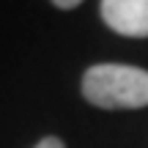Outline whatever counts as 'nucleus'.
<instances>
[{
	"label": "nucleus",
	"mask_w": 148,
	"mask_h": 148,
	"mask_svg": "<svg viewBox=\"0 0 148 148\" xmlns=\"http://www.w3.org/2000/svg\"><path fill=\"white\" fill-rule=\"evenodd\" d=\"M82 96L99 110H140L148 104V71L126 63H99L82 74Z\"/></svg>",
	"instance_id": "f257e3e1"
},
{
	"label": "nucleus",
	"mask_w": 148,
	"mask_h": 148,
	"mask_svg": "<svg viewBox=\"0 0 148 148\" xmlns=\"http://www.w3.org/2000/svg\"><path fill=\"white\" fill-rule=\"evenodd\" d=\"M101 19L129 38H148V0H101Z\"/></svg>",
	"instance_id": "f03ea898"
},
{
	"label": "nucleus",
	"mask_w": 148,
	"mask_h": 148,
	"mask_svg": "<svg viewBox=\"0 0 148 148\" xmlns=\"http://www.w3.org/2000/svg\"><path fill=\"white\" fill-rule=\"evenodd\" d=\"M33 148H66V145H63L60 137H44V140H38Z\"/></svg>",
	"instance_id": "7ed1b4c3"
},
{
	"label": "nucleus",
	"mask_w": 148,
	"mask_h": 148,
	"mask_svg": "<svg viewBox=\"0 0 148 148\" xmlns=\"http://www.w3.org/2000/svg\"><path fill=\"white\" fill-rule=\"evenodd\" d=\"M52 5H58V8H77L82 0H49Z\"/></svg>",
	"instance_id": "20e7f679"
}]
</instances>
